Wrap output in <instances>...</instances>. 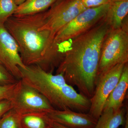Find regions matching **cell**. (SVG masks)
Segmentation results:
<instances>
[{
    "label": "cell",
    "mask_w": 128,
    "mask_h": 128,
    "mask_svg": "<svg viewBox=\"0 0 128 128\" xmlns=\"http://www.w3.org/2000/svg\"><path fill=\"white\" fill-rule=\"evenodd\" d=\"M45 11L28 16L13 15L4 25L16 42L25 66H36L53 73L63 60L70 40L58 42L50 31L41 28Z\"/></svg>",
    "instance_id": "obj_1"
},
{
    "label": "cell",
    "mask_w": 128,
    "mask_h": 128,
    "mask_svg": "<svg viewBox=\"0 0 128 128\" xmlns=\"http://www.w3.org/2000/svg\"><path fill=\"white\" fill-rule=\"evenodd\" d=\"M110 28L105 18L90 30L73 39L56 70L66 82L90 98L98 80V72L104 39Z\"/></svg>",
    "instance_id": "obj_2"
},
{
    "label": "cell",
    "mask_w": 128,
    "mask_h": 128,
    "mask_svg": "<svg viewBox=\"0 0 128 128\" xmlns=\"http://www.w3.org/2000/svg\"><path fill=\"white\" fill-rule=\"evenodd\" d=\"M19 69L22 81L39 92L56 110L89 112L90 98L77 92L62 74H54L36 66Z\"/></svg>",
    "instance_id": "obj_3"
},
{
    "label": "cell",
    "mask_w": 128,
    "mask_h": 128,
    "mask_svg": "<svg viewBox=\"0 0 128 128\" xmlns=\"http://www.w3.org/2000/svg\"><path fill=\"white\" fill-rule=\"evenodd\" d=\"M128 63V16L121 28H109L104 39L98 66V77L120 64Z\"/></svg>",
    "instance_id": "obj_4"
},
{
    "label": "cell",
    "mask_w": 128,
    "mask_h": 128,
    "mask_svg": "<svg viewBox=\"0 0 128 128\" xmlns=\"http://www.w3.org/2000/svg\"><path fill=\"white\" fill-rule=\"evenodd\" d=\"M86 9L81 0H57L44 12L42 29L56 34L82 12Z\"/></svg>",
    "instance_id": "obj_5"
},
{
    "label": "cell",
    "mask_w": 128,
    "mask_h": 128,
    "mask_svg": "<svg viewBox=\"0 0 128 128\" xmlns=\"http://www.w3.org/2000/svg\"><path fill=\"white\" fill-rule=\"evenodd\" d=\"M109 5L88 8L82 12L56 34V40L68 41L90 30L105 18Z\"/></svg>",
    "instance_id": "obj_6"
},
{
    "label": "cell",
    "mask_w": 128,
    "mask_h": 128,
    "mask_svg": "<svg viewBox=\"0 0 128 128\" xmlns=\"http://www.w3.org/2000/svg\"><path fill=\"white\" fill-rule=\"evenodd\" d=\"M126 64H118L98 77L94 94L90 98L89 112L97 120L103 112L105 102L119 81Z\"/></svg>",
    "instance_id": "obj_7"
},
{
    "label": "cell",
    "mask_w": 128,
    "mask_h": 128,
    "mask_svg": "<svg viewBox=\"0 0 128 128\" xmlns=\"http://www.w3.org/2000/svg\"><path fill=\"white\" fill-rule=\"evenodd\" d=\"M12 101L13 108L21 114L34 112H49L55 109L39 92L21 80Z\"/></svg>",
    "instance_id": "obj_8"
},
{
    "label": "cell",
    "mask_w": 128,
    "mask_h": 128,
    "mask_svg": "<svg viewBox=\"0 0 128 128\" xmlns=\"http://www.w3.org/2000/svg\"><path fill=\"white\" fill-rule=\"evenodd\" d=\"M0 63L17 80H21L19 67H25L16 42L3 24H0Z\"/></svg>",
    "instance_id": "obj_9"
},
{
    "label": "cell",
    "mask_w": 128,
    "mask_h": 128,
    "mask_svg": "<svg viewBox=\"0 0 128 128\" xmlns=\"http://www.w3.org/2000/svg\"><path fill=\"white\" fill-rule=\"evenodd\" d=\"M53 122L69 128H95L97 120L89 112H80L66 109H54L48 112Z\"/></svg>",
    "instance_id": "obj_10"
},
{
    "label": "cell",
    "mask_w": 128,
    "mask_h": 128,
    "mask_svg": "<svg viewBox=\"0 0 128 128\" xmlns=\"http://www.w3.org/2000/svg\"><path fill=\"white\" fill-rule=\"evenodd\" d=\"M128 88V63L125 64L119 81L105 102L103 110L112 108L118 110L123 106Z\"/></svg>",
    "instance_id": "obj_11"
},
{
    "label": "cell",
    "mask_w": 128,
    "mask_h": 128,
    "mask_svg": "<svg viewBox=\"0 0 128 128\" xmlns=\"http://www.w3.org/2000/svg\"><path fill=\"white\" fill-rule=\"evenodd\" d=\"M128 0H112L105 16V20L111 29L121 28L128 16Z\"/></svg>",
    "instance_id": "obj_12"
},
{
    "label": "cell",
    "mask_w": 128,
    "mask_h": 128,
    "mask_svg": "<svg viewBox=\"0 0 128 128\" xmlns=\"http://www.w3.org/2000/svg\"><path fill=\"white\" fill-rule=\"evenodd\" d=\"M128 111L127 108L124 106L118 110L112 108L104 110L95 128H118L124 126Z\"/></svg>",
    "instance_id": "obj_13"
},
{
    "label": "cell",
    "mask_w": 128,
    "mask_h": 128,
    "mask_svg": "<svg viewBox=\"0 0 128 128\" xmlns=\"http://www.w3.org/2000/svg\"><path fill=\"white\" fill-rule=\"evenodd\" d=\"M57 0H26L18 6L14 16L38 14L48 10Z\"/></svg>",
    "instance_id": "obj_14"
},
{
    "label": "cell",
    "mask_w": 128,
    "mask_h": 128,
    "mask_svg": "<svg viewBox=\"0 0 128 128\" xmlns=\"http://www.w3.org/2000/svg\"><path fill=\"white\" fill-rule=\"evenodd\" d=\"M22 128H52L48 112H34L21 114Z\"/></svg>",
    "instance_id": "obj_15"
},
{
    "label": "cell",
    "mask_w": 128,
    "mask_h": 128,
    "mask_svg": "<svg viewBox=\"0 0 128 128\" xmlns=\"http://www.w3.org/2000/svg\"><path fill=\"white\" fill-rule=\"evenodd\" d=\"M21 116L12 108L0 118V128H22Z\"/></svg>",
    "instance_id": "obj_16"
},
{
    "label": "cell",
    "mask_w": 128,
    "mask_h": 128,
    "mask_svg": "<svg viewBox=\"0 0 128 128\" xmlns=\"http://www.w3.org/2000/svg\"><path fill=\"white\" fill-rule=\"evenodd\" d=\"M14 0H0V24H4L17 8Z\"/></svg>",
    "instance_id": "obj_17"
},
{
    "label": "cell",
    "mask_w": 128,
    "mask_h": 128,
    "mask_svg": "<svg viewBox=\"0 0 128 128\" xmlns=\"http://www.w3.org/2000/svg\"><path fill=\"white\" fill-rule=\"evenodd\" d=\"M20 80L12 84L0 86V101L12 100L20 84Z\"/></svg>",
    "instance_id": "obj_18"
},
{
    "label": "cell",
    "mask_w": 128,
    "mask_h": 128,
    "mask_svg": "<svg viewBox=\"0 0 128 128\" xmlns=\"http://www.w3.org/2000/svg\"><path fill=\"white\" fill-rule=\"evenodd\" d=\"M19 80L0 63V86L12 84Z\"/></svg>",
    "instance_id": "obj_19"
},
{
    "label": "cell",
    "mask_w": 128,
    "mask_h": 128,
    "mask_svg": "<svg viewBox=\"0 0 128 128\" xmlns=\"http://www.w3.org/2000/svg\"><path fill=\"white\" fill-rule=\"evenodd\" d=\"M82 5L86 9L98 7L109 4L112 0H81Z\"/></svg>",
    "instance_id": "obj_20"
},
{
    "label": "cell",
    "mask_w": 128,
    "mask_h": 128,
    "mask_svg": "<svg viewBox=\"0 0 128 128\" xmlns=\"http://www.w3.org/2000/svg\"><path fill=\"white\" fill-rule=\"evenodd\" d=\"M12 108L13 105L11 100H3L0 101V118Z\"/></svg>",
    "instance_id": "obj_21"
},
{
    "label": "cell",
    "mask_w": 128,
    "mask_h": 128,
    "mask_svg": "<svg viewBox=\"0 0 128 128\" xmlns=\"http://www.w3.org/2000/svg\"><path fill=\"white\" fill-rule=\"evenodd\" d=\"M52 128H69L63 126L62 124L53 122L52 123Z\"/></svg>",
    "instance_id": "obj_22"
},
{
    "label": "cell",
    "mask_w": 128,
    "mask_h": 128,
    "mask_svg": "<svg viewBox=\"0 0 128 128\" xmlns=\"http://www.w3.org/2000/svg\"><path fill=\"white\" fill-rule=\"evenodd\" d=\"M26 0H14L16 4L18 6L21 4L23 3V2H24Z\"/></svg>",
    "instance_id": "obj_23"
},
{
    "label": "cell",
    "mask_w": 128,
    "mask_h": 128,
    "mask_svg": "<svg viewBox=\"0 0 128 128\" xmlns=\"http://www.w3.org/2000/svg\"><path fill=\"white\" fill-rule=\"evenodd\" d=\"M124 128H128V112H127L126 114V121L124 125Z\"/></svg>",
    "instance_id": "obj_24"
},
{
    "label": "cell",
    "mask_w": 128,
    "mask_h": 128,
    "mask_svg": "<svg viewBox=\"0 0 128 128\" xmlns=\"http://www.w3.org/2000/svg\"></svg>",
    "instance_id": "obj_25"
}]
</instances>
